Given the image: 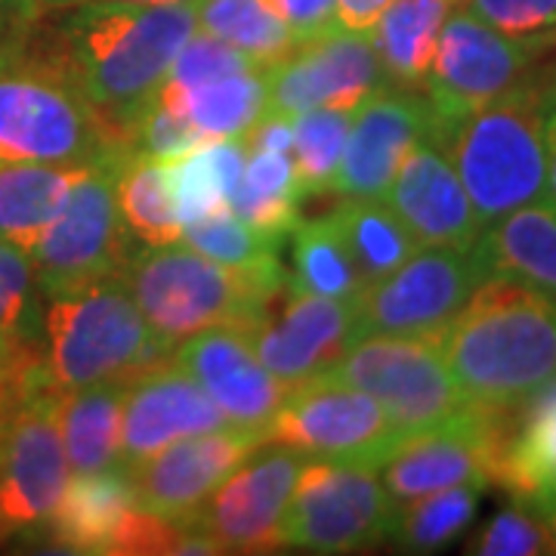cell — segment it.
Segmentation results:
<instances>
[{"label": "cell", "instance_id": "obj_1", "mask_svg": "<svg viewBox=\"0 0 556 556\" xmlns=\"http://www.w3.org/2000/svg\"><path fill=\"white\" fill-rule=\"evenodd\" d=\"M43 16L80 93L130 146L142 109L167 80L182 43L199 31V0L78 3L43 10Z\"/></svg>", "mask_w": 556, "mask_h": 556}, {"label": "cell", "instance_id": "obj_2", "mask_svg": "<svg viewBox=\"0 0 556 556\" xmlns=\"http://www.w3.org/2000/svg\"><path fill=\"white\" fill-rule=\"evenodd\" d=\"M130 155L80 93L43 10L0 35V164L90 167Z\"/></svg>", "mask_w": 556, "mask_h": 556}, {"label": "cell", "instance_id": "obj_3", "mask_svg": "<svg viewBox=\"0 0 556 556\" xmlns=\"http://www.w3.org/2000/svg\"><path fill=\"white\" fill-rule=\"evenodd\" d=\"M437 343L467 402L519 412L556 380V298L485 278Z\"/></svg>", "mask_w": 556, "mask_h": 556}, {"label": "cell", "instance_id": "obj_4", "mask_svg": "<svg viewBox=\"0 0 556 556\" xmlns=\"http://www.w3.org/2000/svg\"><path fill=\"white\" fill-rule=\"evenodd\" d=\"M152 334L174 353L217 325H257L285 288V269H239L204 257L186 241L146 248L121 273Z\"/></svg>", "mask_w": 556, "mask_h": 556}, {"label": "cell", "instance_id": "obj_5", "mask_svg": "<svg viewBox=\"0 0 556 556\" xmlns=\"http://www.w3.org/2000/svg\"><path fill=\"white\" fill-rule=\"evenodd\" d=\"M40 346L60 393L97 383H127L170 356L146 325L124 276L47 294L40 309Z\"/></svg>", "mask_w": 556, "mask_h": 556}, {"label": "cell", "instance_id": "obj_6", "mask_svg": "<svg viewBox=\"0 0 556 556\" xmlns=\"http://www.w3.org/2000/svg\"><path fill=\"white\" fill-rule=\"evenodd\" d=\"M482 226L547 195L541 72L460 118L442 139Z\"/></svg>", "mask_w": 556, "mask_h": 556}, {"label": "cell", "instance_id": "obj_7", "mask_svg": "<svg viewBox=\"0 0 556 556\" xmlns=\"http://www.w3.org/2000/svg\"><path fill=\"white\" fill-rule=\"evenodd\" d=\"M325 375L380 402L405 437L442 427L470 408L437 334H365Z\"/></svg>", "mask_w": 556, "mask_h": 556}, {"label": "cell", "instance_id": "obj_8", "mask_svg": "<svg viewBox=\"0 0 556 556\" xmlns=\"http://www.w3.org/2000/svg\"><path fill=\"white\" fill-rule=\"evenodd\" d=\"M396 501L378 467L306 457L281 526V547L306 554H353L390 535Z\"/></svg>", "mask_w": 556, "mask_h": 556}, {"label": "cell", "instance_id": "obj_9", "mask_svg": "<svg viewBox=\"0 0 556 556\" xmlns=\"http://www.w3.org/2000/svg\"><path fill=\"white\" fill-rule=\"evenodd\" d=\"M124 161L90 164L75 179L62 214L31 251L40 298L121 276L137 257L118 211V170Z\"/></svg>", "mask_w": 556, "mask_h": 556}, {"label": "cell", "instance_id": "obj_10", "mask_svg": "<svg viewBox=\"0 0 556 556\" xmlns=\"http://www.w3.org/2000/svg\"><path fill=\"white\" fill-rule=\"evenodd\" d=\"M263 437L303 457L358 460L378 467L405 433L380 402L343 380L318 375L288 390Z\"/></svg>", "mask_w": 556, "mask_h": 556}, {"label": "cell", "instance_id": "obj_11", "mask_svg": "<svg viewBox=\"0 0 556 556\" xmlns=\"http://www.w3.org/2000/svg\"><path fill=\"white\" fill-rule=\"evenodd\" d=\"M538 56L532 47L501 35L470 10L448 13L424 87L437 118L433 137L442 142L457 121L517 87Z\"/></svg>", "mask_w": 556, "mask_h": 556}, {"label": "cell", "instance_id": "obj_12", "mask_svg": "<svg viewBox=\"0 0 556 556\" xmlns=\"http://www.w3.org/2000/svg\"><path fill=\"white\" fill-rule=\"evenodd\" d=\"M306 457L263 439L189 519L217 554H269L281 547V526Z\"/></svg>", "mask_w": 556, "mask_h": 556}, {"label": "cell", "instance_id": "obj_13", "mask_svg": "<svg viewBox=\"0 0 556 556\" xmlns=\"http://www.w3.org/2000/svg\"><path fill=\"white\" fill-rule=\"evenodd\" d=\"M485 281L473 251L417 248L358 294L365 334H439Z\"/></svg>", "mask_w": 556, "mask_h": 556}, {"label": "cell", "instance_id": "obj_14", "mask_svg": "<svg viewBox=\"0 0 556 556\" xmlns=\"http://www.w3.org/2000/svg\"><path fill=\"white\" fill-rule=\"evenodd\" d=\"M56 399L47 393L28 402L0 430V541L47 529L68 485Z\"/></svg>", "mask_w": 556, "mask_h": 556}, {"label": "cell", "instance_id": "obj_15", "mask_svg": "<svg viewBox=\"0 0 556 556\" xmlns=\"http://www.w3.org/2000/svg\"><path fill=\"white\" fill-rule=\"evenodd\" d=\"M371 35L328 28L269 65V109L273 115L298 118L309 109H356L365 97L387 87Z\"/></svg>", "mask_w": 556, "mask_h": 556}, {"label": "cell", "instance_id": "obj_16", "mask_svg": "<svg viewBox=\"0 0 556 556\" xmlns=\"http://www.w3.org/2000/svg\"><path fill=\"white\" fill-rule=\"evenodd\" d=\"M263 430L219 427L195 433L124 470L142 510L155 517L189 522L219 489V482L263 442Z\"/></svg>", "mask_w": 556, "mask_h": 556}, {"label": "cell", "instance_id": "obj_17", "mask_svg": "<svg viewBox=\"0 0 556 556\" xmlns=\"http://www.w3.org/2000/svg\"><path fill=\"white\" fill-rule=\"evenodd\" d=\"M437 118L424 90L380 87L353 109L334 192L343 199H383L399 164L417 139L433 134Z\"/></svg>", "mask_w": 556, "mask_h": 556}, {"label": "cell", "instance_id": "obj_18", "mask_svg": "<svg viewBox=\"0 0 556 556\" xmlns=\"http://www.w3.org/2000/svg\"><path fill=\"white\" fill-rule=\"evenodd\" d=\"M232 427L211 396L179 368L174 358H161L124 383L118 430V467L134 470L146 457L179 439Z\"/></svg>", "mask_w": 556, "mask_h": 556}, {"label": "cell", "instance_id": "obj_19", "mask_svg": "<svg viewBox=\"0 0 556 556\" xmlns=\"http://www.w3.org/2000/svg\"><path fill=\"white\" fill-rule=\"evenodd\" d=\"M254 325H217L174 346L170 358L211 396L232 427L266 430L288 390L260 362Z\"/></svg>", "mask_w": 556, "mask_h": 556}, {"label": "cell", "instance_id": "obj_20", "mask_svg": "<svg viewBox=\"0 0 556 556\" xmlns=\"http://www.w3.org/2000/svg\"><path fill=\"white\" fill-rule=\"evenodd\" d=\"M251 338L260 362L285 387H298L325 375L358 338H365L358 298H318L288 288L281 313L257 321Z\"/></svg>", "mask_w": 556, "mask_h": 556}, {"label": "cell", "instance_id": "obj_21", "mask_svg": "<svg viewBox=\"0 0 556 556\" xmlns=\"http://www.w3.org/2000/svg\"><path fill=\"white\" fill-rule=\"evenodd\" d=\"M383 201L420 248L473 251L482 232L455 164L433 134L420 137L408 149Z\"/></svg>", "mask_w": 556, "mask_h": 556}, {"label": "cell", "instance_id": "obj_22", "mask_svg": "<svg viewBox=\"0 0 556 556\" xmlns=\"http://www.w3.org/2000/svg\"><path fill=\"white\" fill-rule=\"evenodd\" d=\"M137 507L130 477L121 467L102 473H72L47 532L68 554L115 556Z\"/></svg>", "mask_w": 556, "mask_h": 556}, {"label": "cell", "instance_id": "obj_23", "mask_svg": "<svg viewBox=\"0 0 556 556\" xmlns=\"http://www.w3.org/2000/svg\"><path fill=\"white\" fill-rule=\"evenodd\" d=\"M473 254L485 278H510L556 298V211L547 201L482 226Z\"/></svg>", "mask_w": 556, "mask_h": 556}, {"label": "cell", "instance_id": "obj_24", "mask_svg": "<svg viewBox=\"0 0 556 556\" xmlns=\"http://www.w3.org/2000/svg\"><path fill=\"white\" fill-rule=\"evenodd\" d=\"M161 93L177 102L201 139L244 137L269 109V65H251L223 78L179 87L167 78Z\"/></svg>", "mask_w": 556, "mask_h": 556}, {"label": "cell", "instance_id": "obj_25", "mask_svg": "<svg viewBox=\"0 0 556 556\" xmlns=\"http://www.w3.org/2000/svg\"><path fill=\"white\" fill-rule=\"evenodd\" d=\"M495 485L529 507L556 495V380L517 412Z\"/></svg>", "mask_w": 556, "mask_h": 556}, {"label": "cell", "instance_id": "obj_26", "mask_svg": "<svg viewBox=\"0 0 556 556\" xmlns=\"http://www.w3.org/2000/svg\"><path fill=\"white\" fill-rule=\"evenodd\" d=\"M452 0H390L371 28L387 80L402 90H424L437 40L452 13Z\"/></svg>", "mask_w": 556, "mask_h": 556}, {"label": "cell", "instance_id": "obj_27", "mask_svg": "<svg viewBox=\"0 0 556 556\" xmlns=\"http://www.w3.org/2000/svg\"><path fill=\"white\" fill-rule=\"evenodd\" d=\"M80 170L62 164H0V239L31 254L62 214Z\"/></svg>", "mask_w": 556, "mask_h": 556}, {"label": "cell", "instance_id": "obj_28", "mask_svg": "<svg viewBox=\"0 0 556 556\" xmlns=\"http://www.w3.org/2000/svg\"><path fill=\"white\" fill-rule=\"evenodd\" d=\"M121 399L124 383H97L60 393L56 420L72 473H102L118 467Z\"/></svg>", "mask_w": 556, "mask_h": 556}, {"label": "cell", "instance_id": "obj_29", "mask_svg": "<svg viewBox=\"0 0 556 556\" xmlns=\"http://www.w3.org/2000/svg\"><path fill=\"white\" fill-rule=\"evenodd\" d=\"M248 159L244 137L204 139L167 161V186L182 226L229 207Z\"/></svg>", "mask_w": 556, "mask_h": 556}, {"label": "cell", "instance_id": "obj_30", "mask_svg": "<svg viewBox=\"0 0 556 556\" xmlns=\"http://www.w3.org/2000/svg\"><path fill=\"white\" fill-rule=\"evenodd\" d=\"M300 195L291 152L266 146H248L239 186L229 199V211L244 223L273 236H288L298 226Z\"/></svg>", "mask_w": 556, "mask_h": 556}, {"label": "cell", "instance_id": "obj_31", "mask_svg": "<svg viewBox=\"0 0 556 556\" xmlns=\"http://www.w3.org/2000/svg\"><path fill=\"white\" fill-rule=\"evenodd\" d=\"M331 219L356 260L365 288L396 273L420 248L383 199H346Z\"/></svg>", "mask_w": 556, "mask_h": 556}, {"label": "cell", "instance_id": "obj_32", "mask_svg": "<svg viewBox=\"0 0 556 556\" xmlns=\"http://www.w3.org/2000/svg\"><path fill=\"white\" fill-rule=\"evenodd\" d=\"M121 226L139 251L182 239V223L167 186V161L130 155L118 170Z\"/></svg>", "mask_w": 556, "mask_h": 556}, {"label": "cell", "instance_id": "obj_33", "mask_svg": "<svg viewBox=\"0 0 556 556\" xmlns=\"http://www.w3.org/2000/svg\"><path fill=\"white\" fill-rule=\"evenodd\" d=\"M285 288L334 300H356L365 291L356 260L340 239L334 219L325 217L294 226L291 278H285Z\"/></svg>", "mask_w": 556, "mask_h": 556}, {"label": "cell", "instance_id": "obj_34", "mask_svg": "<svg viewBox=\"0 0 556 556\" xmlns=\"http://www.w3.org/2000/svg\"><path fill=\"white\" fill-rule=\"evenodd\" d=\"M477 485H457L433 495L402 501L393 510L390 535L399 551L405 554H439L464 535L473 522L479 507Z\"/></svg>", "mask_w": 556, "mask_h": 556}, {"label": "cell", "instance_id": "obj_35", "mask_svg": "<svg viewBox=\"0 0 556 556\" xmlns=\"http://www.w3.org/2000/svg\"><path fill=\"white\" fill-rule=\"evenodd\" d=\"M199 28L263 65L285 60L300 43L266 0H199Z\"/></svg>", "mask_w": 556, "mask_h": 556}, {"label": "cell", "instance_id": "obj_36", "mask_svg": "<svg viewBox=\"0 0 556 556\" xmlns=\"http://www.w3.org/2000/svg\"><path fill=\"white\" fill-rule=\"evenodd\" d=\"M353 109H309L294 118V174H298L300 195L328 192L338 177L340 155L346 146Z\"/></svg>", "mask_w": 556, "mask_h": 556}, {"label": "cell", "instance_id": "obj_37", "mask_svg": "<svg viewBox=\"0 0 556 556\" xmlns=\"http://www.w3.org/2000/svg\"><path fill=\"white\" fill-rule=\"evenodd\" d=\"M182 241L204 257L239 266V269H281L278 244L281 236L263 232L257 226L236 217L229 207L211 217H201L182 226Z\"/></svg>", "mask_w": 556, "mask_h": 556}, {"label": "cell", "instance_id": "obj_38", "mask_svg": "<svg viewBox=\"0 0 556 556\" xmlns=\"http://www.w3.org/2000/svg\"><path fill=\"white\" fill-rule=\"evenodd\" d=\"M40 309L35 260L20 244L0 239V343L16 346L40 340Z\"/></svg>", "mask_w": 556, "mask_h": 556}, {"label": "cell", "instance_id": "obj_39", "mask_svg": "<svg viewBox=\"0 0 556 556\" xmlns=\"http://www.w3.org/2000/svg\"><path fill=\"white\" fill-rule=\"evenodd\" d=\"M477 20L507 38L547 53L556 47V0H467Z\"/></svg>", "mask_w": 556, "mask_h": 556}, {"label": "cell", "instance_id": "obj_40", "mask_svg": "<svg viewBox=\"0 0 556 556\" xmlns=\"http://www.w3.org/2000/svg\"><path fill=\"white\" fill-rule=\"evenodd\" d=\"M467 554L479 556H544L556 554V541L547 522L538 517L529 504H514L501 510L482 532H479Z\"/></svg>", "mask_w": 556, "mask_h": 556}, {"label": "cell", "instance_id": "obj_41", "mask_svg": "<svg viewBox=\"0 0 556 556\" xmlns=\"http://www.w3.org/2000/svg\"><path fill=\"white\" fill-rule=\"evenodd\" d=\"M199 142H204L199 130L186 121V115L177 109V102L167 100L161 90L142 109V115L130 130L134 155H146V159L170 161L182 152H189V149H195Z\"/></svg>", "mask_w": 556, "mask_h": 556}, {"label": "cell", "instance_id": "obj_42", "mask_svg": "<svg viewBox=\"0 0 556 556\" xmlns=\"http://www.w3.org/2000/svg\"><path fill=\"white\" fill-rule=\"evenodd\" d=\"M251 65H257L254 56L241 53L232 43L214 38L207 31H195L192 38L182 43V50H179L170 72H167V78L179 84V87H192V84L223 78V75H232V72H244Z\"/></svg>", "mask_w": 556, "mask_h": 556}, {"label": "cell", "instance_id": "obj_43", "mask_svg": "<svg viewBox=\"0 0 556 556\" xmlns=\"http://www.w3.org/2000/svg\"><path fill=\"white\" fill-rule=\"evenodd\" d=\"M266 3L294 31L298 40H309L328 31L334 20V0H266Z\"/></svg>", "mask_w": 556, "mask_h": 556}, {"label": "cell", "instance_id": "obj_44", "mask_svg": "<svg viewBox=\"0 0 556 556\" xmlns=\"http://www.w3.org/2000/svg\"><path fill=\"white\" fill-rule=\"evenodd\" d=\"M544 93V142H547V195L544 201L556 211V65L541 72Z\"/></svg>", "mask_w": 556, "mask_h": 556}, {"label": "cell", "instance_id": "obj_45", "mask_svg": "<svg viewBox=\"0 0 556 556\" xmlns=\"http://www.w3.org/2000/svg\"><path fill=\"white\" fill-rule=\"evenodd\" d=\"M387 7H390V0H334V20H331V28L371 35V28L378 25L380 13H383Z\"/></svg>", "mask_w": 556, "mask_h": 556}, {"label": "cell", "instance_id": "obj_46", "mask_svg": "<svg viewBox=\"0 0 556 556\" xmlns=\"http://www.w3.org/2000/svg\"><path fill=\"white\" fill-rule=\"evenodd\" d=\"M38 13L35 0H0V35L13 28L16 22L31 20Z\"/></svg>", "mask_w": 556, "mask_h": 556}, {"label": "cell", "instance_id": "obj_47", "mask_svg": "<svg viewBox=\"0 0 556 556\" xmlns=\"http://www.w3.org/2000/svg\"><path fill=\"white\" fill-rule=\"evenodd\" d=\"M78 3H192V0H35L40 10H62V7H78Z\"/></svg>", "mask_w": 556, "mask_h": 556}, {"label": "cell", "instance_id": "obj_48", "mask_svg": "<svg viewBox=\"0 0 556 556\" xmlns=\"http://www.w3.org/2000/svg\"><path fill=\"white\" fill-rule=\"evenodd\" d=\"M532 510H535L538 517L547 522V529H551V535H554V541H556V495L547 497V501H538Z\"/></svg>", "mask_w": 556, "mask_h": 556}, {"label": "cell", "instance_id": "obj_49", "mask_svg": "<svg viewBox=\"0 0 556 556\" xmlns=\"http://www.w3.org/2000/svg\"><path fill=\"white\" fill-rule=\"evenodd\" d=\"M452 3H455V7H464V3H467V0H452Z\"/></svg>", "mask_w": 556, "mask_h": 556}, {"label": "cell", "instance_id": "obj_50", "mask_svg": "<svg viewBox=\"0 0 556 556\" xmlns=\"http://www.w3.org/2000/svg\"><path fill=\"white\" fill-rule=\"evenodd\" d=\"M3 350H7V346H3V343H0V353H3Z\"/></svg>", "mask_w": 556, "mask_h": 556}]
</instances>
